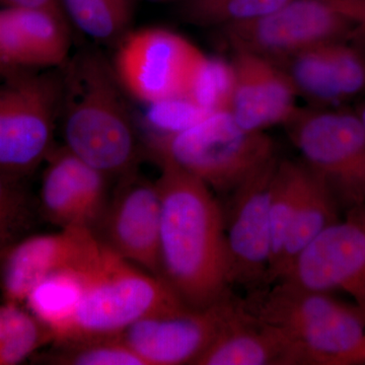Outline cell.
Masks as SVG:
<instances>
[{
    "label": "cell",
    "mask_w": 365,
    "mask_h": 365,
    "mask_svg": "<svg viewBox=\"0 0 365 365\" xmlns=\"http://www.w3.org/2000/svg\"><path fill=\"white\" fill-rule=\"evenodd\" d=\"M45 163L41 213L60 230L88 228L93 232L111 196L110 178L64 146L55 148Z\"/></svg>",
    "instance_id": "5bb4252c"
},
{
    "label": "cell",
    "mask_w": 365,
    "mask_h": 365,
    "mask_svg": "<svg viewBox=\"0 0 365 365\" xmlns=\"http://www.w3.org/2000/svg\"><path fill=\"white\" fill-rule=\"evenodd\" d=\"M158 163V277L185 306L205 309L230 294L225 215L205 182L173 163Z\"/></svg>",
    "instance_id": "6da1fadb"
},
{
    "label": "cell",
    "mask_w": 365,
    "mask_h": 365,
    "mask_svg": "<svg viewBox=\"0 0 365 365\" xmlns=\"http://www.w3.org/2000/svg\"><path fill=\"white\" fill-rule=\"evenodd\" d=\"M4 341L0 348V365H16L48 343L54 342L49 329L20 304H9Z\"/></svg>",
    "instance_id": "4316f807"
},
{
    "label": "cell",
    "mask_w": 365,
    "mask_h": 365,
    "mask_svg": "<svg viewBox=\"0 0 365 365\" xmlns=\"http://www.w3.org/2000/svg\"><path fill=\"white\" fill-rule=\"evenodd\" d=\"M279 158L263 163L232 192L225 220L228 282L248 294L267 287L271 260L269 202Z\"/></svg>",
    "instance_id": "30bf717a"
},
{
    "label": "cell",
    "mask_w": 365,
    "mask_h": 365,
    "mask_svg": "<svg viewBox=\"0 0 365 365\" xmlns=\"http://www.w3.org/2000/svg\"><path fill=\"white\" fill-rule=\"evenodd\" d=\"M67 20L95 42L116 47L131 31V0H61Z\"/></svg>",
    "instance_id": "7402d4cb"
},
{
    "label": "cell",
    "mask_w": 365,
    "mask_h": 365,
    "mask_svg": "<svg viewBox=\"0 0 365 365\" xmlns=\"http://www.w3.org/2000/svg\"><path fill=\"white\" fill-rule=\"evenodd\" d=\"M327 44L273 62L287 74L299 97L306 98L313 107L338 108L345 102L334 79Z\"/></svg>",
    "instance_id": "44dd1931"
},
{
    "label": "cell",
    "mask_w": 365,
    "mask_h": 365,
    "mask_svg": "<svg viewBox=\"0 0 365 365\" xmlns=\"http://www.w3.org/2000/svg\"><path fill=\"white\" fill-rule=\"evenodd\" d=\"M280 281L319 292H344L365 309V205L326 228Z\"/></svg>",
    "instance_id": "7c38bea8"
},
{
    "label": "cell",
    "mask_w": 365,
    "mask_h": 365,
    "mask_svg": "<svg viewBox=\"0 0 365 365\" xmlns=\"http://www.w3.org/2000/svg\"><path fill=\"white\" fill-rule=\"evenodd\" d=\"M297 364L299 354L289 338L257 319L239 299L222 332L195 365Z\"/></svg>",
    "instance_id": "ac0fdd59"
},
{
    "label": "cell",
    "mask_w": 365,
    "mask_h": 365,
    "mask_svg": "<svg viewBox=\"0 0 365 365\" xmlns=\"http://www.w3.org/2000/svg\"><path fill=\"white\" fill-rule=\"evenodd\" d=\"M85 265L60 269L49 274L26 297L29 312L49 329L54 336L53 343L71 339L73 335L76 316L85 294Z\"/></svg>",
    "instance_id": "ffe728a7"
},
{
    "label": "cell",
    "mask_w": 365,
    "mask_h": 365,
    "mask_svg": "<svg viewBox=\"0 0 365 365\" xmlns=\"http://www.w3.org/2000/svg\"><path fill=\"white\" fill-rule=\"evenodd\" d=\"M6 76V72H4V69H2L1 66H0V78H4Z\"/></svg>",
    "instance_id": "e575fe53"
},
{
    "label": "cell",
    "mask_w": 365,
    "mask_h": 365,
    "mask_svg": "<svg viewBox=\"0 0 365 365\" xmlns=\"http://www.w3.org/2000/svg\"><path fill=\"white\" fill-rule=\"evenodd\" d=\"M235 90L230 112L250 131L265 132L285 124L299 109L297 96L287 74L271 60L235 53Z\"/></svg>",
    "instance_id": "e0dca14e"
},
{
    "label": "cell",
    "mask_w": 365,
    "mask_h": 365,
    "mask_svg": "<svg viewBox=\"0 0 365 365\" xmlns=\"http://www.w3.org/2000/svg\"><path fill=\"white\" fill-rule=\"evenodd\" d=\"M0 6L1 9H51L64 14L61 0H0Z\"/></svg>",
    "instance_id": "1f68e13d"
},
{
    "label": "cell",
    "mask_w": 365,
    "mask_h": 365,
    "mask_svg": "<svg viewBox=\"0 0 365 365\" xmlns=\"http://www.w3.org/2000/svg\"><path fill=\"white\" fill-rule=\"evenodd\" d=\"M9 306L7 302L4 306H0V348L4 341V332H6L7 317H9Z\"/></svg>",
    "instance_id": "d6a6232c"
},
{
    "label": "cell",
    "mask_w": 365,
    "mask_h": 365,
    "mask_svg": "<svg viewBox=\"0 0 365 365\" xmlns=\"http://www.w3.org/2000/svg\"><path fill=\"white\" fill-rule=\"evenodd\" d=\"M353 25L365 30V0H328Z\"/></svg>",
    "instance_id": "4dcf8cb0"
},
{
    "label": "cell",
    "mask_w": 365,
    "mask_h": 365,
    "mask_svg": "<svg viewBox=\"0 0 365 365\" xmlns=\"http://www.w3.org/2000/svg\"><path fill=\"white\" fill-rule=\"evenodd\" d=\"M234 90L232 61L205 55L185 97L208 113L230 111Z\"/></svg>",
    "instance_id": "83f0119b"
},
{
    "label": "cell",
    "mask_w": 365,
    "mask_h": 365,
    "mask_svg": "<svg viewBox=\"0 0 365 365\" xmlns=\"http://www.w3.org/2000/svg\"><path fill=\"white\" fill-rule=\"evenodd\" d=\"M284 126L302 162L325 185L341 210L365 205V129L356 113L299 108Z\"/></svg>",
    "instance_id": "8992f818"
},
{
    "label": "cell",
    "mask_w": 365,
    "mask_h": 365,
    "mask_svg": "<svg viewBox=\"0 0 365 365\" xmlns=\"http://www.w3.org/2000/svg\"><path fill=\"white\" fill-rule=\"evenodd\" d=\"M307 173V167L302 162L279 160L278 163L269 202L271 237L269 272L279 258L284 246L288 230L304 192Z\"/></svg>",
    "instance_id": "603a6c76"
},
{
    "label": "cell",
    "mask_w": 365,
    "mask_h": 365,
    "mask_svg": "<svg viewBox=\"0 0 365 365\" xmlns=\"http://www.w3.org/2000/svg\"><path fill=\"white\" fill-rule=\"evenodd\" d=\"M66 14L44 9H0V66L6 73L59 69L71 56Z\"/></svg>",
    "instance_id": "2e32d148"
},
{
    "label": "cell",
    "mask_w": 365,
    "mask_h": 365,
    "mask_svg": "<svg viewBox=\"0 0 365 365\" xmlns=\"http://www.w3.org/2000/svg\"><path fill=\"white\" fill-rule=\"evenodd\" d=\"M307 178L284 246L269 272L267 287L287 275L292 264L326 228L340 220L341 209L325 185L307 169Z\"/></svg>",
    "instance_id": "d6986e66"
},
{
    "label": "cell",
    "mask_w": 365,
    "mask_h": 365,
    "mask_svg": "<svg viewBox=\"0 0 365 365\" xmlns=\"http://www.w3.org/2000/svg\"><path fill=\"white\" fill-rule=\"evenodd\" d=\"M60 68L23 69L0 78V170L26 178L55 148Z\"/></svg>",
    "instance_id": "52a82bcc"
},
{
    "label": "cell",
    "mask_w": 365,
    "mask_h": 365,
    "mask_svg": "<svg viewBox=\"0 0 365 365\" xmlns=\"http://www.w3.org/2000/svg\"><path fill=\"white\" fill-rule=\"evenodd\" d=\"M43 361L56 365H144L121 335L78 338L54 343Z\"/></svg>",
    "instance_id": "cb8c5ba5"
},
{
    "label": "cell",
    "mask_w": 365,
    "mask_h": 365,
    "mask_svg": "<svg viewBox=\"0 0 365 365\" xmlns=\"http://www.w3.org/2000/svg\"><path fill=\"white\" fill-rule=\"evenodd\" d=\"M334 79L344 102L365 93V56L344 39L326 45Z\"/></svg>",
    "instance_id": "f1b7e54d"
},
{
    "label": "cell",
    "mask_w": 365,
    "mask_h": 365,
    "mask_svg": "<svg viewBox=\"0 0 365 365\" xmlns=\"http://www.w3.org/2000/svg\"><path fill=\"white\" fill-rule=\"evenodd\" d=\"M112 61L127 95L148 106L187 95L205 54L186 38L163 28L131 30Z\"/></svg>",
    "instance_id": "ba28073f"
},
{
    "label": "cell",
    "mask_w": 365,
    "mask_h": 365,
    "mask_svg": "<svg viewBox=\"0 0 365 365\" xmlns=\"http://www.w3.org/2000/svg\"><path fill=\"white\" fill-rule=\"evenodd\" d=\"M25 180L0 170V251L25 237L32 227V198Z\"/></svg>",
    "instance_id": "484cf974"
},
{
    "label": "cell",
    "mask_w": 365,
    "mask_h": 365,
    "mask_svg": "<svg viewBox=\"0 0 365 365\" xmlns=\"http://www.w3.org/2000/svg\"><path fill=\"white\" fill-rule=\"evenodd\" d=\"M145 124L150 136L169 135L193 126L210 114L187 97L148 105Z\"/></svg>",
    "instance_id": "f546056e"
},
{
    "label": "cell",
    "mask_w": 365,
    "mask_h": 365,
    "mask_svg": "<svg viewBox=\"0 0 365 365\" xmlns=\"http://www.w3.org/2000/svg\"><path fill=\"white\" fill-rule=\"evenodd\" d=\"M60 78L64 148L111 180L136 170L143 148L112 62L97 50H81L60 67Z\"/></svg>",
    "instance_id": "7a4b0ae2"
},
{
    "label": "cell",
    "mask_w": 365,
    "mask_h": 365,
    "mask_svg": "<svg viewBox=\"0 0 365 365\" xmlns=\"http://www.w3.org/2000/svg\"><path fill=\"white\" fill-rule=\"evenodd\" d=\"M356 114L365 129V103L359 108V112H356Z\"/></svg>",
    "instance_id": "836d02e7"
},
{
    "label": "cell",
    "mask_w": 365,
    "mask_h": 365,
    "mask_svg": "<svg viewBox=\"0 0 365 365\" xmlns=\"http://www.w3.org/2000/svg\"><path fill=\"white\" fill-rule=\"evenodd\" d=\"M237 300L230 294L205 309L139 319L121 336L144 365L196 364L222 332Z\"/></svg>",
    "instance_id": "4fadbf2b"
},
{
    "label": "cell",
    "mask_w": 365,
    "mask_h": 365,
    "mask_svg": "<svg viewBox=\"0 0 365 365\" xmlns=\"http://www.w3.org/2000/svg\"><path fill=\"white\" fill-rule=\"evenodd\" d=\"M145 144L158 163H173L212 191L228 193L276 155L266 132L242 128L228 111L210 113L177 133L146 137Z\"/></svg>",
    "instance_id": "5b68a950"
},
{
    "label": "cell",
    "mask_w": 365,
    "mask_h": 365,
    "mask_svg": "<svg viewBox=\"0 0 365 365\" xmlns=\"http://www.w3.org/2000/svg\"><path fill=\"white\" fill-rule=\"evenodd\" d=\"M160 220L157 184L136 170L118 179L93 234L125 260L158 277Z\"/></svg>",
    "instance_id": "8fae6325"
},
{
    "label": "cell",
    "mask_w": 365,
    "mask_h": 365,
    "mask_svg": "<svg viewBox=\"0 0 365 365\" xmlns=\"http://www.w3.org/2000/svg\"><path fill=\"white\" fill-rule=\"evenodd\" d=\"M289 0H185L181 16L199 26L223 28L264 16Z\"/></svg>",
    "instance_id": "d4e9b609"
},
{
    "label": "cell",
    "mask_w": 365,
    "mask_h": 365,
    "mask_svg": "<svg viewBox=\"0 0 365 365\" xmlns=\"http://www.w3.org/2000/svg\"><path fill=\"white\" fill-rule=\"evenodd\" d=\"M263 323L294 343L300 364H365V309L331 292L278 281L242 299Z\"/></svg>",
    "instance_id": "3957f363"
},
{
    "label": "cell",
    "mask_w": 365,
    "mask_h": 365,
    "mask_svg": "<svg viewBox=\"0 0 365 365\" xmlns=\"http://www.w3.org/2000/svg\"><path fill=\"white\" fill-rule=\"evenodd\" d=\"M83 270L85 294L68 340L121 335L139 319L190 309L165 281L125 260L103 242Z\"/></svg>",
    "instance_id": "277c9868"
},
{
    "label": "cell",
    "mask_w": 365,
    "mask_h": 365,
    "mask_svg": "<svg viewBox=\"0 0 365 365\" xmlns=\"http://www.w3.org/2000/svg\"><path fill=\"white\" fill-rule=\"evenodd\" d=\"M100 241L88 228L24 237L0 251V290L9 304L25 302L31 289L55 271L81 267Z\"/></svg>",
    "instance_id": "9a60e30c"
},
{
    "label": "cell",
    "mask_w": 365,
    "mask_h": 365,
    "mask_svg": "<svg viewBox=\"0 0 365 365\" xmlns=\"http://www.w3.org/2000/svg\"><path fill=\"white\" fill-rule=\"evenodd\" d=\"M353 26L328 0H289L271 13L220 31L235 53L277 61L314 46L344 39Z\"/></svg>",
    "instance_id": "9c48e42d"
}]
</instances>
